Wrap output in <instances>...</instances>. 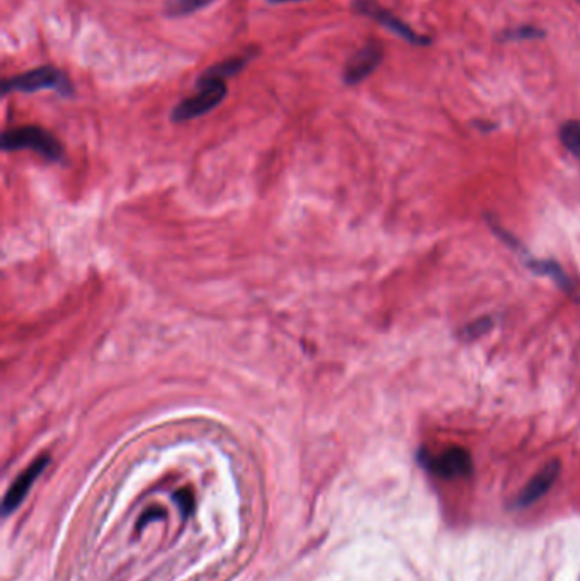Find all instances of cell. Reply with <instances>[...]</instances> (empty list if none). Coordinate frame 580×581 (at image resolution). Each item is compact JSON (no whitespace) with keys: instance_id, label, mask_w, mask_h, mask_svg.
Wrapping results in <instances>:
<instances>
[{"instance_id":"1","label":"cell","mask_w":580,"mask_h":581,"mask_svg":"<svg viewBox=\"0 0 580 581\" xmlns=\"http://www.w3.org/2000/svg\"><path fill=\"white\" fill-rule=\"evenodd\" d=\"M40 91H57L59 94L73 96V86L66 72L57 67L43 66L19 76L9 77L2 82V92H24L33 94Z\"/></svg>"},{"instance_id":"2","label":"cell","mask_w":580,"mask_h":581,"mask_svg":"<svg viewBox=\"0 0 580 581\" xmlns=\"http://www.w3.org/2000/svg\"><path fill=\"white\" fill-rule=\"evenodd\" d=\"M2 150L6 152H16V150H31L38 156L59 162L66 156L63 144L59 138L51 134L50 131L40 127H18L4 131L2 134Z\"/></svg>"},{"instance_id":"3","label":"cell","mask_w":580,"mask_h":581,"mask_svg":"<svg viewBox=\"0 0 580 581\" xmlns=\"http://www.w3.org/2000/svg\"><path fill=\"white\" fill-rule=\"evenodd\" d=\"M419 461L429 473L436 474L443 480H458V478H468L472 474L473 462L472 455L467 449L460 445L444 449L439 454L422 451L419 454Z\"/></svg>"},{"instance_id":"4","label":"cell","mask_w":580,"mask_h":581,"mask_svg":"<svg viewBox=\"0 0 580 581\" xmlns=\"http://www.w3.org/2000/svg\"><path fill=\"white\" fill-rule=\"evenodd\" d=\"M198 89L200 92L197 96L184 99L172 109L171 118L174 123H186V121L197 120V118L208 114L226 101L227 92H229L226 82L203 83V86H198Z\"/></svg>"},{"instance_id":"5","label":"cell","mask_w":580,"mask_h":581,"mask_svg":"<svg viewBox=\"0 0 580 581\" xmlns=\"http://www.w3.org/2000/svg\"><path fill=\"white\" fill-rule=\"evenodd\" d=\"M352 11L356 14L364 16V18L373 19L378 24L389 29L393 34L402 38L407 43L413 44V47H429L432 43L431 38L416 33L407 22L397 18L389 9L381 8L377 0H354L352 2Z\"/></svg>"},{"instance_id":"6","label":"cell","mask_w":580,"mask_h":581,"mask_svg":"<svg viewBox=\"0 0 580 581\" xmlns=\"http://www.w3.org/2000/svg\"><path fill=\"white\" fill-rule=\"evenodd\" d=\"M384 51L378 41H368L361 50L356 51L346 63L342 80L348 86H358L364 82L383 62Z\"/></svg>"},{"instance_id":"7","label":"cell","mask_w":580,"mask_h":581,"mask_svg":"<svg viewBox=\"0 0 580 581\" xmlns=\"http://www.w3.org/2000/svg\"><path fill=\"white\" fill-rule=\"evenodd\" d=\"M48 464H50V458H48V455L38 458L37 461L12 483L4 499V509H2L4 510V515H9V513L14 512V510L21 505L22 500L28 495V491L33 487L34 481L40 478V474L47 470Z\"/></svg>"},{"instance_id":"8","label":"cell","mask_w":580,"mask_h":581,"mask_svg":"<svg viewBox=\"0 0 580 581\" xmlns=\"http://www.w3.org/2000/svg\"><path fill=\"white\" fill-rule=\"evenodd\" d=\"M256 54H258V50L247 51L242 57L227 58L223 62L214 63V66L201 73L200 79H198V86L210 82H226V79L239 76Z\"/></svg>"},{"instance_id":"9","label":"cell","mask_w":580,"mask_h":581,"mask_svg":"<svg viewBox=\"0 0 580 581\" xmlns=\"http://www.w3.org/2000/svg\"><path fill=\"white\" fill-rule=\"evenodd\" d=\"M560 473V462L551 461L548 462L547 467L527 484V488L522 490L521 495H519L518 503L519 505H530V503L537 502L538 499L547 493L550 490L551 484L556 483L557 477Z\"/></svg>"},{"instance_id":"10","label":"cell","mask_w":580,"mask_h":581,"mask_svg":"<svg viewBox=\"0 0 580 581\" xmlns=\"http://www.w3.org/2000/svg\"><path fill=\"white\" fill-rule=\"evenodd\" d=\"M519 256L522 257V262L530 269L531 272L538 276H547V278L553 279L560 288L566 291V293H572L573 284L570 281L569 276L566 274L562 268H560L559 262L550 259H534L530 256L527 249L522 250Z\"/></svg>"},{"instance_id":"11","label":"cell","mask_w":580,"mask_h":581,"mask_svg":"<svg viewBox=\"0 0 580 581\" xmlns=\"http://www.w3.org/2000/svg\"><path fill=\"white\" fill-rule=\"evenodd\" d=\"M213 2L214 0H168L163 14L172 19L186 18V16L197 14Z\"/></svg>"},{"instance_id":"12","label":"cell","mask_w":580,"mask_h":581,"mask_svg":"<svg viewBox=\"0 0 580 581\" xmlns=\"http://www.w3.org/2000/svg\"><path fill=\"white\" fill-rule=\"evenodd\" d=\"M547 37L543 29L538 28V26H519L516 29H506L502 31L497 41L501 43H512V41H524V40H541V38Z\"/></svg>"},{"instance_id":"13","label":"cell","mask_w":580,"mask_h":581,"mask_svg":"<svg viewBox=\"0 0 580 581\" xmlns=\"http://www.w3.org/2000/svg\"><path fill=\"white\" fill-rule=\"evenodd\" d=\"M560 141L572 156L580 159V121H567L560 127Z\"/></svg>"},{"instance_id":"14","label":"cell","mask_w":580,"mask_h":581,"mask_svg":"<svg viewBox=\"0 0 580 581\" xmlns=\"http://www.w3.org/2000/svg\"><path fill=\"white\" fill-rule=\"evenodd\" d=\"M492 327V318L482 317L479 318V320H476V322L468 323V325L461 330V337H463L464 340H476L479 339V337H482L483 333L489 332Z\"/></svg>"},{"instance_id":"15","label":"cell","mask_w":580,"mask_h":581,"mask_svg":"<svg viewBox=\"0 0 580 581\" xmlns=\"http://www.w3.org/2000/svg\"><path fill=\"white\" fill-rule=\"evenodd\" d=\"M176 499L181 500L182 509H184V513H188L189 509L192 507L191 493H189V491H181Z\"/></svg>"},{"instance_id":"16","label":"cell","mask_w":580,"mask_h":581,"mask_svg":"<svg viewBox=\"0 0 580 581\" xmlns=\"http://www.w3.org/2000/svg\"><path fill=\"white\" fill-rule=\"evenodd\" d=\"M476 127L479 128L480 131H492L497 128L496 124L486 123V121H476Z\"/></svg>"},{"instance_id":"17","label":"cell","mask_w":580,"mask_h":581,"mask_svg":"<svg viewBox=\"0 0 580 581\" xmlns=\"http://www.w3.org/2000/svg\"><path fill=\"white\" fill-rule=\"evenodd\" d=\"M269 4H294V2H309V0H268Z\"/></svg>"},{"instance_id":"18","label":"cell","mask_w":580,"mask_h":581,"mask_svg":"<svg viewBox=\"0 0 580 581\" xmlns=\"http://www.w3.org/2000/svg\"><path fill=\"white\" fill-rule=\"evenodd\" d=\"M579 2H580V0H579Z\"/></svg>"}]
</instances>
